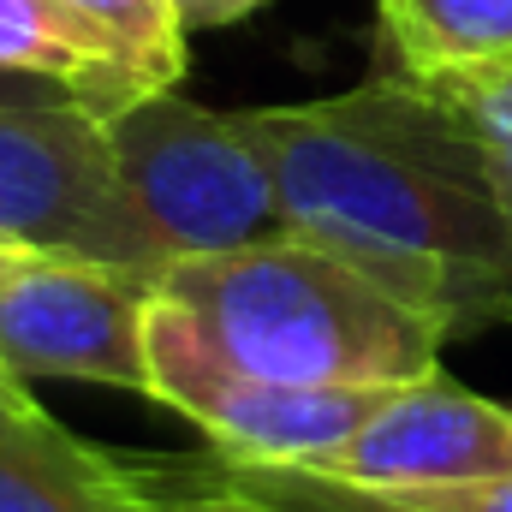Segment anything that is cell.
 Returning a JSON list of instances; mask_svg holds the SVG:
<instances>
[{
  "label": "cell",
  "mask_w": 512,
  "mask_h": 512,
  "mask_svg": "<svg viewBox=\"0 0 512 512\" xmlns=\"http://www.w3.org/2000/svg\"><path fill=\"white\" fill-rule=\"evenodd\" d=\"M245 120L292 239L370 274L441 340L512 328V233L435 78L382 66L328 102L245 108Z\"/></svg>",
  "instance_id": "obj_1"
},
{
  "label": "cell",
  "mask_w": 512,
  "mask_h": 512,
  "mask_svg": "<svg viewBox=\"0 0 512 512\" xmlns=\"http://www.w3.org/2000/svg\"><path fill=\"white\" fill-rule=\"evenodd\" d=\"M155 292L227 370L286 387H405L435 376L447 346L429 316L292 233L167 262Z\"/></svg>",
  "instance_id": "obj_2"
},
{
  "label": "cell",
  "mask_w": 512,
  "mask_h": 512,
  "mask_svg": "<svg viewBox=\"0 0 512 512\" xmlns=\"http://www.w3.org/2000/svg\"><path fill=\"white\" fill-rule=\"evenodd\" d=\"M114 179L167 262L286 239L280 191L245 108L215 114L179 90L131 96L102 114Z\"/></svg>",
  "instance_id": "obj_3"
},
{
  "label": "cell",
  "mask_w": 512,
  "mask_h": 512,
  "mask_svg": "<svg viewBox=\"0 0 512 512\" xmlns=\"http://www.w3.org/2000/svg\"><path fill=\"white\" fill-rule=\"evenodd\" d=\"M0 245L60 262L161 274L149 239L114 179V155L90 108H0Z\"/></svg>",
  "instance_id": "obj_4"
},
{
  "label": "cell",
  "mask_w": 512,
  "mask_h": 512,
  "mask_svg": "<svg viewBox=\"0 0 512 512\" xmlns=\"http://www.w3.org/2000/svg\"><path fill=\"white\" fill-rule=\"evenodd\" d=\"M143 358H149V399L191 417L209 447L233 465H274V471H316L393 387H286L245 370H227L179 304L149 292L143 316Z\"/></svg>",
  "instance_id": "obj_5"
},
{
  "label": "cell",
  "mask_w": 512,
  "mask_h": 512,
  "mask_svg": "<svg viewBox=\"0 0 512 512\" xmlns=\"http://www.w3.org/2000/svg\"><path fill=\"white\" fill-rule=\"evenodd\" d=\"M149 292L155 280L131 268L24 256L0 280V370L18 382L54 376L149 399Z\"/></svg>",
  "instance_id": "obj_6"
},
{
  "label": "cell",
  "mask_w": 512,
  "mask_h": 512,
  "mask_svg": "<svg viewBox=\"0 0 512 512\" xmlns=\"http://www.w3.org/2000/svg\"><path fill=\"white\" fill-rule=\"evenodd\" d=\"M512 471V405L453 387L441 370L393 387L382 405L304 477L352 495H423Z\"/></svg>",
  "instance_id": "obj_7"
},
{
  "label": "cell",
  "mask_w": 512,
  "mask_h": 512,
  "mask_svg": "<svg viewBox=\"0 0 512 512\" xmlns=\"http://www.w3.org/2000/svg\"><path fill=\"white\" fill-rule=\"evenodd\" d=\"M0 512H155L126 459L78 441L0 370Z\"/></svg>",
  "instance_id": "obj_8"
},
{
  "label": "cell",
  "mask_w": 512,
  "mask_h": 512,
  "mask_svg": "<svg viewBox=\"0 0 512 512\" xmlns=\"http://www.w3.org/2000/svg\"><path fill=\"white\" fill-rule=\"evenodd\" d=\"M0 72L48 78L72 90V102L90 108L96 120L126 108L131 96H149L120 66V54L90 24H78L60 0H0Z\"/></svg>",
  "instance_id": "obj_9"
},
{
  "label": "cell",
  "mask_w": 512,
  "mask_h": 512,
  "mask_svg": "<svg viewBox=\"0 0 512 512\" xmlns=\"http://www.w3.org/2000/svg\"><path fill=\"white\" fill-rule=\"evenodd\" d=\"M382 30L417 78L512 60V0H382Z\"/></svg>",
  "instance_id": "obj_10"
},
{
  "label": "cell",
  "mask_w": 512,
  "mask_h": 512,
  "mask_svg": "<svg viewBox=\"0 0 512 512\" xmlns=\"http://www.w3.org/2000/svg\"><path fill=\"white\" fill-rule=\"evenodd\" d=\"M78 24H90L143 90H173L185 78V30L167 0H60Z\"/></svg>",
  "instance_id": "obj_11"
},
{
  "label": "cell",
  "mask_w": 512,
  "mask_h": 512,
  "mask_svg": "<svg viewBox=\"0 0 512 512\" xmlns=\"http://www.w3.org/2000/svg\"><path fill=\"white\" fill-rule=\"evenodd\" d=\"M435 84L447 90V102L459 108V120L477 137L495 203H501V221L512 233V60L471 66V72H441Z\"/></svg>",
  "instance_id": "obj_12"
},
{
  "label": "cell",
  "mask_w": 512,
  "mask_h": 512,
  "mask_svg": "<svg viewBox=\"0 0 512 512\" xmlns=\"http://www.w3.org/2000/svg\"><path fill=\"white\" fill-rule=\"evenodd\" d=\"M131 483L149 495L155 512H274L262 507L251 489L233 483L221 453H197V459H155V453H120Z\"/></svg>",
  "instance_id": "obj_13"
},
{
  "label": "cell",
  "mask_w": 512,
  "mask_h": 512,
  "mask_svg": "<svg viewBox=\"0 0 512 512\" xmlns=\"http://www.w3.org/2000/svg\"><path fill=\"white\" fill-rule=\"evenodd\" d=\"M227 471H233V483L239 489H251L262 507L274 512H346L334 501V489L328 483H316V477H304V471H274V465H233L227 459Z\"/></svg>",
  "instance_id": "obj_14"
},
{
  "label": "cell",
  "mask_w": 512,
  "mask_h": 512,
  "mask_svg": "<svg viewBox=\"0 0 512 512\" xmlns=\"http://www.w3.org/2000/svg\"><path fill=\"white\" fill-rule=\"evenodd\" d=\"M382 507L399 512H512V471L507 477H483V483H459V489H423V495H370Z\"/></svg>",
  "instance_id": "obj_15"
},
{
  "label": "cell",
  "mask_w": 512,
  "mask_h": 512,
  "mask_svg": "<svg viewBox=\"0 0 512 512\" xmlns=\"http://www.w3.org/2000/svg\"><path fill=\"white\" fill-rule=\"evenodd\" d=\"M167 6H173L179 30L191 36V30H221V24H239V18H251L256 6H268V0H167Z\"/></svg>",
  "instance_id": "obj_16"
},
{
  "label": "cell",
  "mask_w": 512,
  "mask_h": 512,
  "mask_svg": "<svg viewBox=\"0 0 512 512\" xmlns=\"http://www.w3.org/2000/svg\"><path fill=\"white\" fill-rule=\"evenodd\" d=\"M60 102H72V90H60L48 78H30V72H0V108H60Z\"/></svg>",
  "instance_id": "obj_17"
},
{
  "label": "cell",
  "mask_w": 512,
  "mask_h": 512,
  "mask_svg": "<svg viewBox=\"0 0 512 512\" xmlns=\"http://www.w3.org/2000/svg\"><path fill=\"white\" fill-rule=\"evenodd\" d=\"M316 483H322V477H316ZM328 489H334V483H328ZM334 501H340L346 512H399V507H382V501H370V495H352V489H334Z\"/></svg>",
  "instance_id": "obj_18"
},
{
  "label": "cell",
  "mask_w": 512,
  "mask_h": 512,
  "mask_svg": "<svg viewBox=\"0 0 512 512\" xmlns=\"http://www.w3.org/2000/svg\"><path fill=\"white\" fill-rule=\"evenodd\" d=\"M18 262H24V251H6V245H0V280H6V274H12Z\"/></svg>",
  "instance_id": "obj_19"
}]
</instances>
